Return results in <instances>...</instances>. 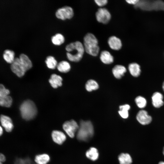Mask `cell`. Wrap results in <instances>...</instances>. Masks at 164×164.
I'll list each match as a JSON object with an SVG mask.
<instances>
[{"instance_id": "1", "label": "cell", "mask_w": 164, "mask_h": 164, "mask_svg": "<svg viewBox=\"0 0 164 164\" xmlns=\"http://www.w3.org/2000/svg\"><path fill=\"white\" fill-rule=\"evenodd\" d=\"M65 49L67 51L66 54L67 59L71 61L75 62L80 60L85 51L83 45L79 41L68 44Z\"/></svg>"}, {"instance_id": "2", "label": "cell", "mask_w": 164, "mask_h": 164, "mask_svg": "<svg viewBox=\"0 0 164 164\" xmlns=\"http://www.w3.org/2000/svg\"><path fill=\"white\" fill-rule=\"evenodd\" d=\"M93 126L89 121L81 120L77 132V138L80 141H88L94 134Z\"/></svg>"}, {"instance_id": "3", "label": "cell", "mask_w": 164, "mask_h": 164, "mask_svg": "<svg viewBox=\"0 0 164 164\" xmlns=\"http://www.w3.org/2000/svg\"><path fill=\"white\" fill-rule=\"evenodd\" d=\"M83 45L85 51L87 53L93 56L97 55L100 48L97 39L94 34L89 33L85 35Z\"/></svg>"}, {"instance_id": "4", "label": "cell", "mask_w": 164, "mask_h": 164, "mask_svg": "<svg viewBox=\"0 0 164 164\" xmlns=\"http://www.w3.org/2000/svg\"><path fill=\"white\" fill-rule=\"evenodd\" d=\"M20 111L22 118L26 120L33 119L37 114V109L34 103L30 100L24 101L20 107Z\"/></svg>"}, {"instance_id": "5", "label": "cell", "mask_w": 164, "mask_h": 164, "mask_svg": "<svg viewBox=\"0 0 164 164\" xmlns=\"http://www.w3.org/2000/svg\"><path fill=\"white\" fill-rule=\"evenodd\" d=\"M56 17L63 20L72 18L74 15L72 8L69 6H65L58 9L55 13Z\"/></svg>"}, {"instance_id": "6", "label": "cell", "mask_w": 164, "mask_h": 164, "mask_svg": "<svg viewBox=\"0 0 164 164\" xmlns=\"http://www.w3.org/2000/svg\"><path fill=\"white\" fill-rule=\"evenodd\" d=\"M79 127L77 123L73 120L66 121L63 125V130L71 138L74 137L75 133L78 130Z\"/></svg>"}, {"instance_id": "7", "label": "cell", "mask_w": 164, "mask_h": 164, "mask_svg": "<svg viewBox=\"0 0 164 164\" xmlns=\"http://www.w3.org/2000/svg\"><path fill=\"white\" fill-rule=\"evenodd\" d=\"M11 68L12 71L19 77L23 76L26 71L19 58H15L11 64Z\"/></svg>"}, {"instance_id": "8", "label": "cell", "mask_w": 164, "mask_h": 164, "mask_svg": "<svg viewBox=\"0 0 164 164\" xmlns=\"http://www.w3.org/2000/svg\"><path fill=\"white\" fill-rule=\"evenodd\" d=\"M96 19L99 22L106 24L111 18V15L109 11L104 8L99 9L96 13Z\"/></svg>"}, {"instance_id": "9", "label": "cell", "mask_w": 164, "mask_h": 164, "mask_svg": "<svg viewBox=\"0 0 164 164\" xmlns=\"http://www.w3.org/2000/svg\"><path fill=\"white\" fill-rule=\"evenodd\" d=\"M136 118L138 121L143 125L149 124L152 121V118L145 110H142L138 113Z\"/></svg>"}, {"instance_id": "10", "label": "cell", "mask_w": 164, "mask_h": 164, "mask_svg": "<svg viewBox=\"0 0 164 164\" xmlns=\"http://www.w3.org/2000/svg\"><path fill=\"white\" fill-rule=\"evenodd\" d=\"M1 124L7 132H11L13 128V125L11 119L9 116L2 115L0 117Z\"/></svg>"}, {"instance_id": "11", "label": "cell", "mask_w": 164, "mask_h": 164, "mask_svg": "<svg viewBox=\"0 0 164 164\" xmlns=\"http://www.w3.org/2000/svg\"><path fill=\"white\" fill-rule=\"evenodd\" d=\"M152 105L156 108H159L164 104L163 95L159 92L154 93L152 97Z\"/></svg>"}, {"instance_id": "12", "label": "cell", "mask_w": 164, "mask_h": 164, "mask_svg": "<svg viewBox=\"0 0 164 164\" xmlns=\"http://www.w3.org/2000/svg\"><path fill=\"white\" fill-rule=\"evenodd\" d=\"M52 137L53 141L59 145L63 144L66 139L64 133L58 130H54L52 132Z\"/></svg>"}, {"instance_id": "13", "label": "cell", "mask_w": 164, "mask_h": 164, "mask_svg": "<svg viewBox=\"0 0 164 164\" xmlns=\"http://www.w3.org/2000/svg\"><path fill=\"white\" fill-rule=\"evenodd\" d=\"M108 43L110 47L112 50H118L122 47V43L121 40L114 36H111L108 40Z\"/></svg>"}, {"instance_id": "14", "label": "cell", "mask_w": 164, "mask_h": 164, "mask_svg": "<svg viewBox=\"0 0 164 164\" xmlns=\"http://www.w3.org/2000/svg\"><path fill=\"white\" fill-rule=\"evenodd\" d=\"M126 68L123 66L117 65L115 66L112 69L114 76L118 79L121 78L126 72Z\"/></svg>"}, {"instance_id": "15", "label": "cell", "mask_w": 164, "mask_h": 164, "mask_svg": "<svg viewBox=\"0 0 164 164\" xmlns=\"http://www.w3.org/2000/svg\"><path fill=\"white\" fill-rule=\"evenodd\" d=\"M63 79L61 77L55 74H52L49 81L51 86L54 88L62 85Z\"/></svg>"}, {"instance_id": "16", "label": "cell", "mask_w": 164, "mask_h": 164, "mask_svg": "<svg viewBox=\"0 0 164 164\" xmlns=\"http://www.w3.org/2000/svg\"><path fill=\"white\" fill-rule=\"evenodd\" d=\"M100 59L104 63L110 64L114 61V58L111 54L107 51H103L101 53Z\"/></svg>"}, {"instance_id": "17", "label": "cell", "mask_w": 164, "mask_h": 164, "mask_svg": "<svg viewBox=\"0 0 164 164\" xmlns=\"http://www.w3.org/2000/svg\"><path fill=\"white\" fill-rule=\"evenodd\" d=\"M128 70L131 75L134 77H138L140 74V67L137 63H130L128 66Z\"/></svg>"}, {"instance_id": "18", "label": "cell", "mask_w": 164, "mask_h": 164, "mask_svg": "<svg viewBox=\"0 0 164 164\" xmlns=\"http://www.w3.org/2000/svg\"><path fill=\"white\" fill-rule=\"evenodd\" d=\"M86 156L87 158L92 161H96L98 158L99 152L96 148L91 147L86 151Z\"/></svg>"}, {"instance_id": "19", "label": "cell", "mask_w": 164, "mask_h": 164, "mask_svg": "<svg viewBox=\"0 0 164 164\" xmlns=\"http://www.w3.org/2000/svg\"><path fill=\"white\" fill-rule=\"evenodd\" d=\"M19 58L26 71L32 67V62L26 55L23 53L21 54L19 56Z\"/></svg>"}, {"instance_id": "20", "label": "cell", "mask_w": 164, "mask_h": 164, "mask_svg": "<svg viewBox=\"0 0 164 164\" xmlns=\"http://www.w3.org/2000/svg\"><path fill=\"white\" fill-rule=\"evenodd\" d=\"M120 164H131L132 160L130 155L127 153H121L118 156Z\"/></svg>"}, {"instance_id": "21", "label": "cell", "mask_w": 164, "mask_h": 164, "mask_svg": "<svg viewBox=\"0 0 164 164\" xmlns=\"http://www.w3.org/2000/svg\"><path fill=\"white\" fill-rule=\"evenodd\" d=\"M50 159V156L46 154L37 155L35 158V161L37 164H47Z\"/></svg>"}, {"instance_id": "22", "label": "cell", "mask_w": 164, "mask_h": 164, "mask_svg": "<svg viewBox=\"0 0 164 164\" xmlns=\"http://www.w3.org/2000/svg\"><path fill=\"white\" fill-rule=\"evenodd\" d=\"M57 68L60 72L66 73L69 72L71 68L70 63L66 61H62L59 62L57 65Z\"/></svg>"}, {"instance_id": "23", "label": "cell", "mask_w": 164, "mask_h": 164, "mask_svg": "<svg viewBox=\"0 0 164 164\" xmlns=\"http://www.w3.org/2000/svg\"><path fill=\"white\" fill-rule=\"evenodd\" d=\"M3 57L8 63L12 64L15 59V53L12 50H6L4 52Z\"/></svg>"}, {"instance_id": "24", "label": "cell", "mask_w": 164, "mask_h": 164, "mask_svg": "<svg viewBox=\"0 0 164 164\" xmlns=\"http://www.w3.org/2000/svg\"><path fill=\"white\" fill-rule=\"evenodd\" d=\"M119 108L118 112L120 115L123 118H127L129 116L128 111L130 108V106L128 104H125L120 105Z\"/></svg>"}, {"instance_id": "25", "label": "cell", "mask_w": 164, "mask_h": 164, "mask_svg": "<svg viewBox=\"0 0 164 164\" xmlns=\"http://www.w3.org/2000/svg\"><path fill=\"white\" fill-rule=\"evenodd\" d=\"M85 87L87 91L91 92L99 88V85L95 80L90 79L88 80L86 83Z\"/></svg>"}, {"instance_id": "26", "label": "cell", "mask_w": 164, "mask_h": 164, "mask_svg": "<svg viewBox=\"0 0 164 164\" xmlns=\"http://www.w3.org/2000/svg\"><path fill=\"white\" fill-rule=\"evenodd\" d=\"M47 67L51 69H55L57 66V62L55 58L52 56H47L45 60Z\"/></svg>"}, {"instance_id": "27", "label": "cell", "mask_w": 164, "mask_h": 164, "mask_svg": "<svg viewBox=\"0 0 164 164\" xmlns=\"http://www.w3.org/2000/svg\"><path fill=\"white\" fill-rule=\"evenodd\" d=\"M12 99L11 97L8 95L0 97V106L5 107H10L12 105Z\"/></svg>"}, {"instance_id": "28", "label": "cell", "mask_w": 164, "mask_h": 164, "mask_svg": "<svg viewBox=\"0 0 164 164\" xmlns=\"http://www.w3.org/2000/svg\"><path fill=\"white\" fill-rule=\"evenodd\" d=\"M51 41L54 44L60 45L64 42L65 38L62 34L57 33L52 37Z\"/></svg>"}, {"instance_id": "29", "label": "cell", "mask_w": 164, "mask_h": 164, "mask_svg": "<svg viewBox=\"0 0 164 164\" xmlns=\"http://www.w3.org/2000/svg\"><path fill=\"white\" fill-rule=\"evenodd\" d=\"M135 102L138 107L140 108H144L146 106L147 101L146 99L141 96H138L135 99Z\"/></svg>"}, {"instance_id": "30", "label": "cell", "mask_w": 164, "mask_h": 164, "mask_svg": "<svg viewBox=\"0 0 164 164\" xmlns=\"http://www.w3.org/2000/svg\"><path fill=\"white\" fill-rule=\"evenodd\" d=\"M14 164H31V161L29 158L24 159L17 158L15 160Z\"/></svg>"}, {"instance_id": "31", "label": "cell", "mask_w": 164, "mask_h": 164, "mask_svg": "<svg viewBox=\"0 0 164 164\" xmlns=\"http://www.w3.org/2000/svg\"><path fill=\"white\" fill-rule=\"evenodd\" d=\"M10 93L9 90L6 88L3 85L0 84V97L9 95Z\"/></svg>"}, {"instance_id": "32", "label": "cell", "mask_w": 164, "mask_h": 164, "mask_svg": "<svg viewBox=\"0 0 164 164\" xmlns=\"http://www.w3.org/2000/svg\"><path fill=\"white\" fill-rule=\"evenodd\" d=\"M94 1L98 6L101 7L104 6L108 3L107 0H95Z\"/></svg>"}, {"instance_id": "33", "label": "cell", "mask_w": 164, "mask_h": 164, "mask_svg": "<svg viewBox=\"0 0 164 164\" xmlns=\"http://www.w3.org/2000/svg\"><path fill=\"white\" fill-rule=\"evenodd\" d=\"M139 1V0H127L126 1L129 4L134 5H136Z\"/></svg>"}, {"instance_id": "34", "label": "cell", "mask_w": 164, "mask_h": 164, "mask_svg": "<svg viewBox=\"0 0 164 164\" xmlns=\"http://www.w3.org/2000/svg\"><path fill=\"white\" fill-rule=\"evenodd\" d=\"M6 160L5 156L2 153H0V161L3 163Z\"/></svg>"}, {"instance_id": "35", "label": "cell", "mask_w": 164, "mask_h": 164, "mask_svg": "<svg viewBox=\"0 0 164 164\" xmlns=\"http://www.w3.org/2000/svg\"><path fill=\"white\" fill-rule=\"evenodd\" d=\"M3 133V130L2 128L0 126V136Z\"/></svg>"}, {"instance_id": "36", "label": "cell", "mask_w": 164, "mask_h": 164, "mask_svg": "<svg viewBox=\"0 0 164 164\" xmlns=\"http://www.w3.org/2000/svg\"><path fill=\"white\" fill-rule=\"evenodd\" d=\"M158 164H164V162L160 161L159 163Z\"/></svg>"}, {"instance_id": "37", "label": "cell", "mask_w": 164, "mask_h": 164, "mask_svg": "<svg viewBox=\"0 0 164 164\" xmlns=\"http://www.w3.org/2000/svg\"><path fill=\"white\" fill-rule=\"evenodd\" d=\"M162 87L163 91H164V81L163 83Z\"/></svg>"}, {"instance_id": "38", "label": "cell", "mask_w": 164, "mask_h": 164, "mask_svg": "<svg viewBox=\"0 0 164 164\" xmlns=\"http://www.w3.org/2000/svg\"><path fill=\"white\" fill-rule=\"evenodd\" d=\"M163 152V154L164 155V147L163 148V152Z\"/></svg>"}, {"instance_id": "39", "label": "cell", "mask_w": 164, "mask_h": 164, "mask_svg": "<svg viewBox=\"0 0 164 164\" xmlns=\"http://www.w3.org/2000/svg\"><path fill=\"white\" fill-rule=\"evenodd\" d=\"M0 164H3L0 161Z\"/></svg>"}]
</instances>
